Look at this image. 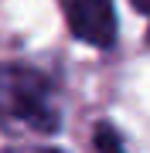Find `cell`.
Returning a JSON list of instances; mask_svg holds the SVG:
<instances>
[{
	"label": "cell",
	"instance_id": "obj_1",
	"mask_svg": "<svg viewBox=\"0 0 150 153\" xmlns=\"http://www.w3.org/2000/svg\"><path fill=\"white\" fill-rule=\"evenodd\" d=\"M0 119L51 133L58 112L48 102V82L28 68H0Z\"/></svg>",
	"mask_w": 150,
	"mask_h": 153
},
{
	"label": "cell",
	"instance_id": "obj_2",
	"mask_svg": "<svg viewBox=\"0 0 150 153\" xmlns=\"http://www.w3.org/2000/svg\"><path fill=\"white\" fill-rule=\"evenodd\" d=\"M68 27L78 41L109 48L116 41V10L113 0H65Z\"/></svg>",
	"mask_w": 150,
	"mask_h": 153
},
{
	"label": "cell",
	"instance_id": "obj_3",
	"mask_svg": "<svg viewBox=\"0 0 150 153\" xmlns=\"http://www.w3.org/2000/svg\"><path fill=\"white\" fill-rule=\"evenodd\" d=\"M96 150L99 153H126L123 143H119V133L113 129V126H106V123L96 126Z\"/></svg>",
	"mask_w": 150,
	"mask_h": 153
},
{
	"label": "cell",
	"instance_id": "obj_4",
	"mask_svg": "<svg viewBox=\"0 0 150 153\" xmlns=\"http://www.w3.org/2000/svg\"><path fill=\"white\" fill-rule=\"evenodd\" d=\"M130 4H133L137 10H143V14H150V0H130Z\"/></svg>",
	"mask_w": 150,
	"mask_h": 153
},
{
	"label": "cell",
	"instance_id": "obj_5",
	"mask_svg": "<svg viewBox=\"0 0 150 153\" xmlns=\"http://www.w3.org/2000/svg\"><path fill=\"white\" fill-rule=\"evenodd\" d=\"M38 153H61V150H38Z\"/></svg>",
	"mask_w": 150,
	"mask_h": 153
}]
</instances>
